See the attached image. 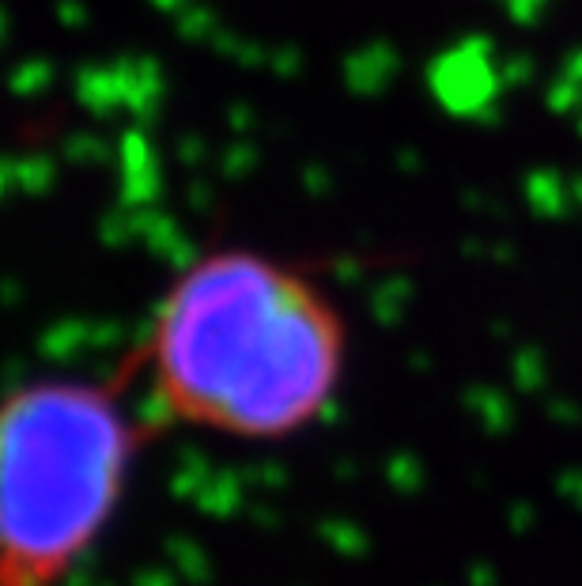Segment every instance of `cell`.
<instances>
[{"label":"cell","instance_id":"1","mask_svg":"<svg viewBox=\"0 0 582 586\" xmlns=\"http://www.w3.org/2000/svg\"><path fill=\"white\" fill-rule=\"evenodd\" d=\"M125 363L159 424L281 442L337 401L348 322L307 269L220 247L178 269Z\"/></svg>","mask_w":582,"mask_h":586},{"label":"cell","instance_id":"2","mask_svg":"<svg viewBox=\"0 0 582 586\" xmlns=\"http://www.w3.org/2000/svg\"><path fill=\"white\" fill-rule=\"evenodd\" d=\"M133 394L125 360L0 394V586H61L110 529L151 439Z\"/></svg>","mask_w":582,"mask_h":586}]
</instances>
